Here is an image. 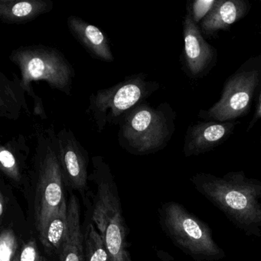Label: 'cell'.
<instances>
[{"label":"cell","mask_w":261,"mask_h":261,"mask_svg":"<svg viewBox=\"0 0 261 261\" xmlns=\"http://www.w3.org/2000/svg\"><path fill=\"white\" fill-rule=\"evenodd\" d=\"M163 232L174 245L195 261H219L226 253L215 241L207 223L176 201L163 203L158 210Z\"/></svg>","instance_id":"3957f363"},{"label":"cell","mask_w":261,"mask_h":261,"mask_svg":"<svg viewBox=\"0 0 261 261\" xmlns=\"http://www.w3.org/2000/svg\"><path fill=\"white\" fill-rule=\"evenodd\" d=\"M33 10V6L27 2L19 3L13 7L12 13L17 17H23L30 14Z\"/></svg>","instance_id":"ac0fdd59"},{"label":"cell","mask_w":261,"mask_h":261,"mask_svg":"<svg viewBox=\"0 0 261 261\" xmlns=\"http://www.w3.org/2000/svg\"><path fill=\"white\" fill-rule=\"evenodd\" d=\"M261 87V56H252L226 80L219 100L198 117L204 120L233 121L250 112Z\"/></svg>","instance_id":"5b68a950"},{"label":"cell","mask_w":261,"mask_h":261,"mask_svg":"<svg viewBox=\"0 0 261 261\" xmlns=\"http://www.w3.org/2000/svg\"><path fill=\"white\" fill-rule=\"evenodd\" d=\"M85 205L103 240L111 261H133L128 230L118 189L111 177L96 179L94 190L88 191Z\"/></svg>","instance_id":"7a4b0ae2"},{"label":"cell","mask_w":261,"mask_h":261,"mask_svg":"<svg viewBox=\"0 0 261 261\" xmlns=\"http://www.w3.org/2000/svg\"><path fill=\"white\" fill-rule=\"evenodd\" d=\"M141 95L140 88L134 85H128L117 91L114 99V105L117 109L124 111L137 103Z\"/></svg>","instance_id":"4fadbf2b"},{"label":"cell","mask_w":261,"mask_h":261,"mask_svg":"<svg viewBox=\"0 0 261 261\" xmlns=\"http://www.w3.org/2000/svg\"><path fill=\"white\" fill-rule=\"evenodd\" d=\"M58 261H85L80 201L74 192L70 193L68 199V232L58 256Z\"/></svg>","instance_id":"9c48e42d"},{"label":"cell","mask_w":261,"mask_h":261,"mask_svg":"<svg viewBox=\"0 0 261 261\" xmlns=\"http://www.w3.org/2000/svg\"><path fill=\"white\" fill-rule=\"evenodd\" d=\"M19 254H18L17 256H16V257L15 258L14 260H13V261H19Z\"/></svg>","instance_id":"ffe728a7"},{"label":"cell","mask_w":261,"mask_h":261,"mask_svg":"<svg viewBox=\"0 0 261 261\" xmlns=\"http://www.w3.org/2000/svg\"><path fill=\"white\" fill-rule=\"evenodd\" d=\"M65 187L62 172L54 163H47L34 178L25 181L22 192L27 203V222L41 247L51 218L68 207Z\"/></svg>","instance_id":"277c9868"},{"label":"cell","mask_w":261,"mask_h":261,"mask_svg":"<svg viewBox=\"0 0 261 261\" xmlns=\"http://www.w3.org/2000/svg\"><path fill=\"white\" fill-rule=\"evenodd\" d=\"M260 120L261 121V87L259 89V94H258L257 97H256V109H255V113L253 114V118L250 120V124L247 127V131H250L252 128L254 126L257 121Z\"/></svg>","instance_id":"d6986e66"},{"label":"cell","mask_w":261,"mask_h":261,"mask_svg":"<svg viewBox=\"0 0 261 261\" xmlns=\"http://www.w3.org/2000/svg\"><path fill=\"white\" fill-rule=\"evenodd\" d=\"M85 35H86L88 40L95 45H101L103 39H105L101 32L94 25H90L87 27L86 30H85Z\"/></svg>","instance_id":"e0dca14e"},{"label":"cell","mask_w":261,"mask_h":261,"mask_svg":"<svg viewBox=\"0 0 261 261\" xmlns=\"http://www.w3.org/2000/svg\"><path fill=\"white\" fill-rule=\"evenodd\" d=\"M190 182L246 236L260 238L261 180L237 171L223 176L198 172Z\"/></svg>","instance_id":"6da1fadb"},{"label":"cell","mask_w":261,"mask_h":261,"mask_svg":"<svg viewBox=\"0 0 261 261\" xmlns=\"http://www.w3.org/2000/svg\"><path fill=\"white\" fill-rule=\"evenodd\" d=\"M251 9L247 0H218L210 14L199 24L203 36L216 37L221 31H227L238 21L244 19Z\"/></svg>","instance_id":"ba28073f"},{"label":"cell","mask_w":261,"mask_h":261,"mask_svg":"<svg viewBox=\"0 0 261 261\" xmlns=\"http://www.w3.org/2000/svg\"><path fill=\"white\" fill-rule=\"evenodd\" d=\"M24 226L22 222L15 221L0 225V261H13L19 254L22 243L30 237L20 230Z\"/></svg>","instance_id":"30bf717a"},{"label":"cell","mask_w":261,"mask_h":261,"mask_svg":"<svg viewBox=\"0 0 261 261\" xmlns=\"http://www.w3.org/2000/svg\"><path fill=\"white\" fill-rule=\"evenodd\" d=\"M27 70L33 79H39L45 74V65L41 59H33L29 62Z\"/></svg>","instance_id":"2e32d148"},{"label":"cell","mask_w":261,"mask_h":261,"mask_svg":"<svg viewBox=\"0 0 261 261\" xmlns=\"http://www.w3.org/2000/svg\"><path fill=\"white\" fill-rule=\"evenodd\" d=\"M82 226L85 246V261H111L101 237L89 217Z\"/></svg>","instance_id":"8fae6325"},{"label":"cell","mask_w":261,"mask_h":261,"mask_svg":"<svg viewBox=\"0 0 261 261\" xmlns=\"http://www.w3.org/2000/svg\"><path fill=\"white\" fill-rule=\"evenodd\" d=\"M218 0H195L189 3L187 7L188 14L192 20L199 25L215 8Z\"/></svg>","instance_id":"5bb4252c"},{"label":"cell","mask_w":261,"mask_h":261,"mask_svg":"<svg viewBox=\"0 0 261 261\" xmlns=\"http://www.w3.org/2000/svg\"><path fill=\"white\" fill-rule=\"evenodd\" d=\"M19 259V261H48L37 238L33 235L22 243Z\"/></svg>","instance_id":"7c38bea8"},{"label":"cell","mask_w":261,"mask_h":261,"mask_svg":"<svg viewBox=\"0 0 261 261\" xmlns=\"http://www.w3.org/2000/svg\"><path fill=\"white\" fill-rule=\"evenodd\" d=\"M152 120V114L149 111H142L134 116L132 120V126L135 130L141 132L146 130Z\"/></svg>","instance_id":"9a60e30c"},{"label":"cell","mask_w":261,"mask_h":261,"mask_svg":"<svg viewBox=\"0 0 261 261\" xmlns=\"http://www.w3.org/2000/svg\"><path fill=\"white\" fill-rule=\"evenodd\" d=\"M183 66L191 79L205 77L218 62V51L204 39L199 25L186 14L183 22Z\"/></svg>","instance_id":"8992f818"},{"label":"cell","mask_w":261,"mask_h":261,"mask_svg":"<svg viewBox=\"0 0 261 261\" xmlns=\"http://www.w3.org/2000/svg\"><path fill=\"white\" fill-rule=\"evenodd\" d=\"M238 123V120H204L192 123L188 128L185 137V155L197 156L213 150L232 135Z\"/></svg>","instance_id":"52a82bcc"}]
</instances>
